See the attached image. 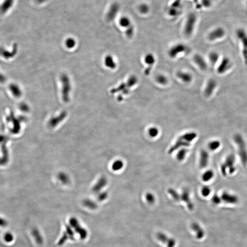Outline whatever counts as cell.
<instances>
[{
    "mask_svg": "<svg viewBox=\"0 0 247 247\" xmlns=\"http://www.w3.org/2000/svg\"><path fill=\"white\" fill-rule=\"evenodd\" d=\"M197 136V134L195 132L187 133L182 136H180L177 140L176 143L171 147L169 151L170 154L173 153L174 151L182 147H188L190 145V142Z\"/></svg>",
    "mask_w": 247,
    "mask_h": 247,
    "instance_id": "6da1fadb",
    "label": "cell"
},
{
    "mask_svg": "<svg viewBox=\"0 0 247 247\" xmlns=\"http://www.w3.org/2000/svg\"><path fill=\"white\" fill-rule=\"evenodd\" d=\"M197 17L194 13L188 15L184 27V34L185 36L190 37L192 35L197 22Z\"/></svg>",
    "mask_w": 247,
    "mask_h": 247,
    "instance_id": "7a4b0ae2",
    "label": "cell"
},
{
    "mask_svg": "<svg viewBox=\"0 0 247 247\" xmlns=\"http://www.w3.org/2000/svg\"><path fill=\"white\" fill-rule=\"evenodd\" d=\"M237 36L241 41L243 49L242 55L245 64L247 66V33L245 29L239 28L236 31Z\"/></svg>",
    "mask_w": 247,
    "mask_h": 247,
    "instance_id": "3957f363",
    "label": "cell"
},
{
    "mask_svg": "<svg viewBox=\"0 0 247 247\" xmlns=\"http://www.w3.org/2000/svg\"><path fill=\"white\" fill-rule=\"evenodd\" d=\"M187 45L184 44L179 43L172 46L168 52L169 57L171 58H175L177 56L181 53H185L189 50Z\"/></svg>",
    "mask_w": 247,
    "mask_h": 247,
    "instance_id": "277c9868",
    "label": "cell"
},
{
    "mask_svg": "<svg viewBox=\"0 0 247 247\" xmlns=\"http://www.w3.org/2000/svg\"><path fill=\"white\" fill-rule=\"evenodd\" d=\"M232 67V63L230 60L227 57L223 58L217 68L218 74H223L228 72Z\"/></svg>",
    "mask_w": 247,
    "mask_h": 247,
    "instance_id": "5b68a950",
    "label": "cell"
},
{
    "mask_svg": "<svg viewBox=\"0 0 247 247\" xmlns=\"http://www.w3.org/2000/svg\"><path fill=\"white\" fill-rule=\"evenodd\" d=\"M157 238L159 241L162 242L167 247H174L176 245L175 239L171 237H169L164 233L161 232H158L157 234Z\"/></svg>",
    "mask_w": 247,
    "mask_h": 247,
    "instance_id": "8992f818",
    "label": "cell"
},
{
    "mask_svg": "<svg viewBox=\"0 0 247 247\" xmlns=\"http://www.w3.org/2000/svg\"><path fill=\"white\" fill-rule=\"evenodd\" d=\"M225 35V31L222 27H216L210 32L208 35V39L210 41H213L222 39Z\"/></svg>",
    "mask_w": 247,
    "mask_h": 247,
    "instance_id": "52a82bcc",
    "label": "cell"
},
{
    "mask_svg": "<svg viewBox=\"0 0 247 247\" xmlns=\"http://www.w3.org/2000/svg\"><path fill=\"white\" fill-rule=\"evenodd\" d=\"M144 61H145V62L148 65V68L145 69L144 73L147 76H148L151 73L153 65L155 63V57L152 53H148L145 56Z\"/></svg>",
    "mask_w": 247,
    "mask_h": 247,
    "instance_id": "ba28073f",
    "label": "cell"
},
{
    "mask_svg": "<svg viewBox=\"0 0 247 247\" xmlns=\"http://www.w3.org/2000/svg\"><path fill=\"white\" fill-rule=\"evenodd\" d=\"M217 86V82L213 79H210L207 82L204 90V94L207 97H209L212 95Z\"/></svg>",
    "mask_w": 247,
    "mask_h": 247,
    "instance_id": "9c48e42d",
    "label": "cell"
},
{
    "mask_svg": "<svg viewBox=\"0 0 247 247\" xmlns=\"http://www.w3.org/2000/svg\"><path fill=\"white\" fill-rule=\"evenodd\" d=\"M180 195H181V201H183L185 202L189 210L190 211L193 210L194 207L193 204L190 199V192H189V190H184L182 194Z\"/></svg>",
    "mask_w": 247,
    "mask_h": 247,
    "instance_id": "30bf717a",
    "label": "cell"
},
{
    "mask_svg": "<svg viewBox=\"0 0 247 247\" xmlns=\"http://www.w3.org/2000/svg\"><path fill=\"white\" fill-rule=\"evenodd\" d=\"M193 59L195 63L201 70L205 71L207 68V62L202 56L196 54L194 56Z\"/></svg>",
    "mask_w": 247,
    "mask_h": 247,
    "instance_id": "8fae6325",
    "label": "cell"
},
{
    "mask_svg": "<svg viewBox=\"0 0 247 247\" xmlns=\"http://www.w3.org/2000/svg\"><path fill=\"white\" fill-rule=\"evenodd\" d=\"M176 76L178 78L181 80L185 83H189L191 82L193 79L192 76L190 73L183 71H178L176 74Z\"/></svg>",
    "mask_w": 247,
    "mask_h": 247,
    "instance_id": "7c38bea8",
    "label": "cell"
},
{
    "mask_svg": "<svg viewBox=\"0 0 247 247\" xmlns=\"http://www.w3.org/2000/svg\"><path fill=\"white\" fill-rule=\"evenodd\" d=\"M191 228L195 232L196 237L198 239H201L205 235V232L201 227L196 222L192 224Z\"/></svg>",
    "mask_w": 247,
    "mask_h": 247,
    "instance_id": "4fadbf2b",
    "label": "cell"
},
{
    "mask_svg": "<svg viewBox=\"0 0 247 247\" xmlns=\"http://www.w3.org/2000/svg\"><path fill=\"white\" fill-rule=\"evenodd\" d=\"M119 10V6L117 3H114L111 5L108 12L107 17L110 20H113L116 16Z\"/></svg>",
    "mask_w": 247,
    "mask_h": 247,
    "instance_id": "5bb4252c",
    "label": "cell"
},
{
    "mask_svg": "<svg viewBox=\"0 0 247 247\" xmlns=\"http://www.w3.org/2000/svg\"><path fill=\"white\" fill-rule=\"evenodd\" d=\"M209 154L205 150H202L200 153L199 165L200 168H205L208 163Z\"/></svg>",
    "mask_w": 247,
    "mask_h": 247,
    "instance_id": "9a60e30c",
    "label": "cell"
},
{
    "mask_svg": "<svg viewBox=\"0 0 247 247\" xmlns=\"http://www.w3.org/2000/svg\"><path fill=\"white\" fill-rule=\"evenodd\" d=\"M222 199L223 201L229 204H235L238 201V199L236 196L227 193H224L222 194Z\"/></svg>",
    "mask_w": 247,
    "mask_h": 247,
    "instance_id": "2e32d148",
    "label": "cell"
},
{
    "mask_svg": "<svg viewBox=\"0 0 247 247\" xmlns=\"http://www.w3.org/2000/svg\"><path fill=\"white\" fill-rule=\"evenodd\" d=\"M17 47L15 48L13 50L9 51L4 48H1L0 49V55L6 59L11 58L13 57L16 54L17 52Z\"/></svg>",
    "mask_w": 247,
    "mask_h": 247,
    "instance_id": "e0dca14e",
    "label": "cell"
},
{
    "mask_svg": "<svg viewBox=\"0 0 247 247\" xmlns=\"http://www.w3.org/2000/svg\"><path fill=\"white\" fill-rule=\"evenodd\" d=\"M13 2L14 0H4L0 6V13L3 14L7 12L12 7Z\"/></svg>",
    "mask_w": 247,
    "mask_h": 247,
    "instance_id": "ac0fdd59",
    "label": "cell"
},
{
    "mask_svg": "<svg viewBox=\"0 0 247 247\" xmlns=\"http://www.w3.org/2000/svg\"><path fill=\"white\" fill-rule=\"evenodd\" d=\"M130 89H131V88L128 86L127 82L126 83H122L116 89L113 90L112 92H115V93L117 92H122V93H123V94L127 95L130 92Z\"/></svg>",
    "mask_w": 247,
    "mask_h": 247,
    "instance_id": "d6986e66",
    "label": "cell"
},
{
    "mask_svg": "<svg viewBox=\"0 0 247 247\" xmlns=\"http://www.w3.org/2000/svg\"><path fill=\"white\" fill-rule=\"evenodd\" d=\"M119 24L120 26L125 28H128L132 25L131 19L127 16H122L119 19Z\"/></svg>",
    "mask_w": 247,
    "mask_h": 247,
    "instance_id": "ffe728a7",
    "label": "cell"
},
{
    "mask_svg": "<svg viewBox=\"0 0 247 247\" xmlns=\"http://www.w3.org/2000/svg\"><path fill=\"white\" fill-rule=\"evenodd\" d=\"M9 89L10 91L12 93V94L15 97L18 98L21 96L22 94L21 90L19 86L15 84H11L9 86Z\"/></svg>",
    "mask_w": 247,
    "mask_h": 247,
    "instance_id": "44dd1931",
    "label": "cell"
},
{
    "mask_svg": "<svg viewBox=\"0 0 247 247\" xmlns=\"http://www.w3.org/2000/svg\"><path fill=\"white\" fill-rule=\"evenodd\" d=\"M220 58L219 54L217 52L213 51L211 52L209 55V59L212 65H214L217 63Z\"/></svg>",
    "mask_w": 247,
    "mask_h": 247,
    "instance_id": "7402d4cb",
    "label": "cell"
},
{
    "mask_svg": "<svg viewBox=\"0 0 247 247\" xmlns=\"http://www.w3.org/2000/svg\"><path fill=\"white\" fill-rule=\"evenodd\" d=\"M138 10L140 13L143 15H146L150 11V6L146 3H142L139 5Z\"/></svg>",
    "mask_w": 247,
    "mask_h": 247,
    "instance_id": "603a6c76",
    "label": "cell"
},
{
    "mask_svg": "<svg viewBox=\"0 0 247 247\" xmlns=\"http://www.w3.org/2000/svg\"><path fill=\"white\" fill-rule=\"evenodd\" d=\"M156 81L157 83L161 85H165L168 83V79L166 76L162 74H158L156 77Z\"/></svg>",
    "mask_w": 247,
    "mask_h": 247,
    "instance_id": "cb8c5ba5",
    "label": "cell"
},
{
    "mask_svg": "<svg viewBox=\"0 0 247 247\" xmlns=\"http://www.w3.org/2000/svg\"><path fill=\"white\" fill-rule=\"evenodd\" d=\"M168 193L171 195L174 200H175L176 201L179 202V201H181V195L175 190L172 188H170L168 190Z\"/></svg>",
    "mask_w": 247,
    "mask_h": 247,
    "instance_id": "d4e9b609",
    "label": "cell"
},
{
    "mask_svg": "<svg viewBox=\"0 0 247 247\" xmlns=\"http://www.w3.org/2000/svg\"><path fill=\"white\" fill-rule=\"evenodd\" d=\"M105 64L107 67L111 69H115L116 66L115 62L114 59L111 56H109L106 57L105 59Z\"/></svg>",
    "mask_w": 247,
    "mask_h": 247,
    "instance_id": "484cf974",
    "label": "cell"
},
{
    "mask_svg": "<svg viewBox=\"0 0 247 247\" xmlns=\"http://www.w3.org/2000/svg\"><path fill=\"white\" fill-rule=\"evenodd\" d=\"M127 83L130 88L133 87L137 83L138 78L135 75H132L129 77L127 81Z\"/></svg>",
    "mask_w": 247,
    "mask_h": 247,
    "instance_id": "4316f807",
    "label": "cell"
},
{
    "mask_svg": "<svg viewBox=\"0 0 247 247\" xmlns=\"http://www.w3.org/2000/svg\"><path fill=\"white\" fill-rule=\"evenodd\" d=\"M188 150L185 148L181 149L180 151H178V153L177 154V158L178 160L179 161H182L185 159V156L187 154Z\"/></svg>",
    "mask_w": 247,
    "mask_h": 247,
    "instance_id": "83f0119b",
    "label": "cell"
},
{
    "mask_svg": "<svg viewBox=\"0 0 247 247\" xmlns=\"http://www.w3.org/2000/svg\"><path fill=\"white\" fill-rule=\"evenodd\" d=\"M213 176V172L212 171L208 170L204 173L202 176V179L205 182H208L212 178Z\"/></svg>",
    "mask_w": 247,
    "mask_h": 247,
    "instance_id": "f1b7e54d",
    "label": "cell"
},
{
    "mask_svg": "<svg viewBox=\"0 0 247 247\" xmlns=\"http://www.w3.org/2000/svg\"><path fill=\"white\" fill-rule=\"evenodd\" d=\"M135 28L134 27L133 25H132L131 26L128 27V28H126V31H125V34L126 36L128 38L131 39L133 36L134 34Z\"/></svg>",
    "mask_w": 247,
    "mask_h": 247,
    "instance_id": "f546056e",
    "label": "cell"
},
{
    "mask_svg": "<svg viewBox=\"0 0 247 247\" xmlns=\"http://www.w3.org/2000/svg\"><path fill=\"white\" fill-rule=\"evenodd\" d=\"M123 162L121 161L118 160L114 162L113 165V169L114 170L117 171L122 169L123 167Z\"/></svg>",
    "mask_w": 247,
    "mask_h": 247,
    "instance_id": "4dcf8cb0",
    "label": "cell"
},
{
    "mask_svg": "<svg viewBox=\"0 0 247 247\" xmlns=\"http://www.w3.org/2000/svg\"><path fill=\"white\" fill-rule=\"evenodd\" d=\"M220 146V142L219 141L215 140V141L210 142L209 144V148L211 151H215V150H216L217 148H219Z\"/></svg>",
    "mask_w": 247,
    "mask_h": 247,
    "instance_id": "1f68e13d",
    "label": "cell"
},
{
    "mask_svg": "<svg viewBox=\"0 0 247 247\" xmlns=\"http://www.w3.org/2000/svg\"><path fill=\"white\" fill-rule=\"evenodd\" d=\"M159 131H158V129L156 127H152V128L149 129V134L150 136L152 137H155L158 135Z\"/></svg>",
    "mask_w": 247,
    "mask_h": 247,
    "instance_id": "d6a6232c",
    "label": "cell"
},
{
    "mask_svg": "<svg viewBox=\"0 0 247 247\" xmlns=\"http://www.w3.org/2000/svg\"><path fill=\"white\" fill-rule=\"evenodd\" d=\"M146 198L148 203L150 204H153L155 201L154 196L151 193H148L146 194Z\"/></svg>",
    "mask_w": 247,
    "mask_h": 247,
    "instance_id": "836d02e7",
    "label": "cell"
},
{
    "mask_svg": "<svg viewBox=\"0 0 247 247\" xmlns=\"http://www.w3.org/2000/svg\"><path fill=\"white\" fill-rule=\"evenodd\" d=\"M4 239L5 241L7 243H10L13 241V235L10 232H6L4 236Z\"/></svg>",
    "mask_w": 247,
    "mask_h": 247,
    "instance_id": "e575fe53",
    "label": "cell"
},
{
    "mask_svg": "<svg viewBox=\"0 0 247 247\" xmlns=\"http://www.w3.org/2000/svg\"><path fill=\"white\" fill-rule=\"evenodd\" d=\"M201 193L203 196L207 197L211 193V190L207 186H205L202 188V190H201Z\"/></svg>",
    "mask_w": 247,
    "mask_h": 247,
    "instance_id": "d590c367",
    "label": "cell"
},
{
    "mask_svg": "<svg viewBox=\"0 0 247 247\" xmlns=\"http://www.w3.org/2000/svg\"><path fill=\"white\" fill-rule=\"evenodd\" d=\"M75 41L73 39H68L66 40V44L67 47L69 48H73L75 45Z\"/></svg>",
    "mask_w": 247,
    "mask_h": 247,
    "instance_id": "8d00e7d4",
    "label": "cell"
},
{
    "mask_svg": "<svg viewBox=\"0 0 247 247\" xmlns=\"http://www.w3.org/2000/svg\"><path fill=\"white\" fill-rule=\"evenodd\" d=\"M221 199L216 195H214L212 198V201L213 203L215 204H219L221 202Z\"/></svg>",
    "mask_w": 247,
    "mask_h": 247,
    "instance_id": "74e56055",
    "label": "cell"
},
{
    "mask_svg": "<svg viewBox=\"0 0 247 247\" xmlns=\"http://www.w3.org/2000/svg\"><path fill=\"white\" fill-rule=\"evenodd\" d=\"M202 4L203 6L206 7H208L210 6L211 4V0H202Z\"/></svg>",
    "mask_w": 247,
    "mask_h": 247,
    "instance_id": "f35d334b",
    "label": "cell"
},
{
    "mask_svg": "<svg viewBox=\"0 0 247 247\" xmlns=\"http://www.w3.org/2000/svg\"><path fill=\"white\" fill-rule=\"evenodd\" d=\"M7 224H8V223H7V222L6 220L0 217V227H6L7 225Z\"/></svg>",
    "mask_w": 247,
    "mask_h": 247,
    "instance_id": "ab89813d",
    "label": "cell"
},
{
    "mask_svg": "<svg viewBox=\"0 0 247 247\" xmlns=\"http://www.w3.org/2000/svg\"><path fill=\"white\" fill-rule=\"evenodd\" d=\"M5 81L6 77L4 75L2 74V73H0V82L3 83V82H4Z\"/></svg>",
    "mask_w": 247,
    "mask_h": 247,
    "instance_id": "60d3db41",
    "label": "cell"
},
{
    "mask_svg": "<svg viewBox=\"0 0 247 247\" xmlns=\"http://www.w3.org/2000/svg\"><path fill=\"white\" fill-rule=\"evenodd\" d=\"M36 1L39 3H42L43 2H44L45 0H36Z\"/></svg>",
    "mask_w": 247,
    "mask_h": 247,
    "instance_id": "b9f144b4",
    "label": "cell"
}]
</instances>
